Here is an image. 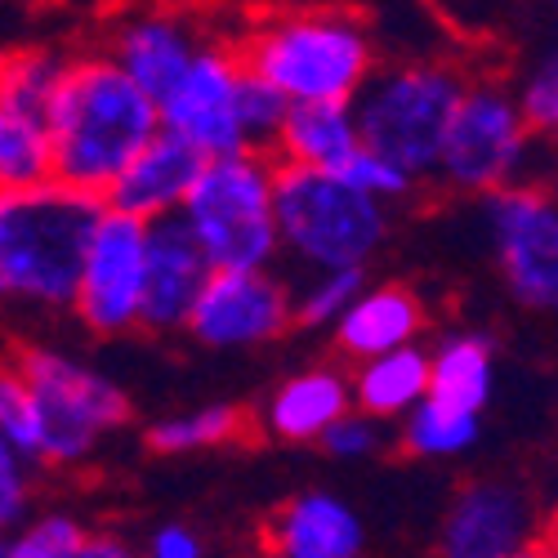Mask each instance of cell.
<instances>
[{"mask_svg":"<svg viewBox=\"0 0 558 558\" xmlns=\"http://www.w3.org/2000/svg\"><path fill=\"white\" fill-rule=\"evenodd\" d=\"M161 130L157 99L138 89L108 54L68 59V72L45 108L50 166L68 189L104 202L117 170Z\"/></svg>","mask_w":558,"mask_h":558,"instance_id":"1","label":"cell"},{"mask_svg":"<svg viewBox=\"0 0 558 558\" xmlns=\"http://www.w3.org/2000/svg\"><path fill=\"white\" fill-rule=\"evenodd\" d=\"M104 202L59 179L0 193V308L72 313L81 255Z\"/></svg>","mask_w":558,"mask_h":558,"instance_id":"2","label":"cell"},{"mask_svg":"<svg viewBox=\"0 0 558 558\" xmlns=\"http://www.w3.org/2000/svg\"><path fill=\"white\" fill-rule=\"evenodd\" d=\"M238 59L246 72L282 89L287 104H313V99L349 104L362 89V81L376 72V54H371V36L362 19L344 10L272 19L242 45Z\"/></svg>","mask_w":558,"mask_h":558,"instance_id":"3","label":"cell"},{"mask_svg":"<svg viewBox=\"0 0 558 558\" xmlns=\"http://www.w3.org/2000/svg\"><path fill=\"white\" fill-rule=\"evenodd\" d=\"M272 219L282 251H291L304 268H366L389 238L385 202L357 193L336 170L287 161H277L272 170Z\"/></svg>","mask_w":558,"mask_h":558,"instance_id":"4","label":"cell"},{"mask_svg":"<svg viewBox=\"0 0 558 558\" xmlns=\"http://www.w3.org/2000/svg\"><path fill=\"white\" fill-rule=\"evenodd\" d=\"M14 371L32 393V460L50 470H76L95 447L130 421V398L117 380L81 366L76 357L23 344Z\"/></svg>","mask_w":558,"mask_h":558,"instance_id":"5","label":"cell"},{"mask_svg":"<svg viewBox=\"0 0 558 558\" xmlns=\"http://www.w3.org/2000/svg\"><path fill=\"white\" fill-rule=\"evenodd\" d=\"M272 153L238 148L206 157L179 215L193 228L210 268H272L282 255L272 219Z\"/></svg>","mask_w":558,"mask_h":558,"instance_id":"6","label":"cell"},{"mask_svg":"<svg viewBox=\"0 0 558 558\" xmlns=\"http://www.w3.org/2000/svg\"><path fill=\"white\" fill-rule=\"evenodd\" d=\"M464 81L451 68H393L371 72L362 89L349 99L357 138L380 157L398 161L415 179H429L451 108L460 99Z\"/></svg>","mask_w":558,"mask_h":558,"instance_id":"7","label":"cell"},{"mask_svg":"<svg viewBox=\"0 0 558 558\" xmlns=\"http://www.w3.org/2000/svg\"><path fill=\"white\" fill-rule=\"evenodd\" d=\"M536 134L527 130L514 95L505 85H464L451 108L434 174L456 193H496L505 183H523L532 170Z\"/></svg>","mask_w":558,"mask_h":558,"instance_id":"8","label":"cell"},{"mask_svg":"<svg viewBox=\"0 0 558 558\" xmlns=\"http://www.w3.org/2000/svg\"><path fill=\"white\" fill-rule=\"evenodd\" d=\"M483 219L505 272V287L523 308L554 313L558 304V206L536 183H505L483 193Z\"/></svg>","mask_w":558,"mask_h":558,"instance_id":"9","label":"cell"},{"mask_svg":"<svg viewBox=\"0 0 558 558\" xmlns=\"http://www.w3.org/2000/svg\"><path fill=\"white\" fill-rule=\"evenodd\" d=\"M144 238L148 223L121 215V210H99L89 242L81 255V277L72 313L81 317L85 331L95 336H125L138 331V291H144Z\"/></svg>","mask_w":558,"mask_h":558,"instance_id":"10","label":"cell"},{"mask_svg":"<svg viewBox=\"0 0 558 558\" xmlns=\"http://www.w3.org/2000/svg\"><path fill=\"white\" fill-rule=\"evenodd\" d=\"M287 327L291 282L272 268H210L183 322V331L206 349H259Z\"/></svg>","mask_w":558,"mask_h":558,"instance_id":"11","label":"cell"},{"mask_svg":"<svg viewBox=\"0 0 558 558\" xmlns=\"http://www.w3.org/2000/svg\"><path fill=\"white\" fill-rule=\"evenodd\" d=\"M238 76H242L238 50L197 45L189 68L157 99L161 130L189 138L202 157H223L246 148V134L238 125Z\"/></svg>","mask_w":558,"mask_h":558,"instance_id":"12","label":"cell"},{"mask_svg":"<svg viewBox=\"0 0 558 558\" xmlns=\"http://www.w3.org/2000/svg\"><path fill=\"white\" fill-rule=\"evenodd\" d=\"M536 500L505 478H478L460 487L438 536L447 558H519L536 549Z\"/></svg>","mask_w":558,"mask_h":558,"instance_id":"13","label":"cell"},{"mask_svg":"<svg viewBox=\"0 0 558 558\" xmlns=\"http://www.w3.org/2000/svg\"><path fill=\"white\" fill-rule=\"evenodd\" d=\"M210 277V259L197 246L193 228L183 223V215H161L148 219L144 238V291H138V327L144 331H183L189 308Z\"/></svg>","mask_w":558,"mask_h":558,"instance_id":"14","label":"cell"},{"mask_svg":"<svg viewBox=\"0 0 558 558\" xmlns=\"http://www.w3.org/2000/svg\"><path fill=\"white\" fill-rule=\"evenodd\" d=\"M202 161L206 157L189 144V138H179L174 130H157L104 189V206L121 210V215H134L144 223L161 219V215H174L183 206V197H189Z\"/></svg>","mask_w":558,"mask_h":558,"instance_id":"15","label":"cell"},{"mask_svg":"<svg viewBox=\"0 0 558 558\" xmlns=\"http://www.w3.org/2000/svg\"><path fill=\"white\" fill-rule=\"evenodd\" d=\"M264 545L282 558H353L366 545L362 519L331 492H304L268 519Z\"/></svg>","mask_w":558,"mask_h":558,"instance_id":"16","label":"cell"},{"mask_svg":"<svg viewBox=\"0 0 558 558\" xmlns=\"http://www.w3.org/2000/svg\"><path fill=\"white\" fill-rule=\"evenodd\" d=\"M336 327V344L344 357L362 362V357H376V353H389L398 344H411L421 340L425 331V304L411 287H362L344 313L331 322Z\"/></svg>","mask_w":558,"mask_h":558,"instance_id":"17","label":"cell"},{"mask_svg":"<svg viewBox=\"0 0 558 558\" xmlns=\"http://www.w3.org/2000/svg\"><path fill=\"white\" fill-rule=\"evenodd\" d=\"M197 50L193 27L174 14H138L112 36V63L153 99H161L166 89L179 81V72L189 68Z\"/></svg>","mask_w":558,"mask_h":558,"instance_id":"18","label":"cell"},{"mask_svg":"<svg viewBox=\"0 0 558 558\" xmlns=\"http://www.w3.org/2000/svg\"><path fill=\"white\" fill-rule=\"evenodd\" d=\"M362 144L353 104L313 99V104H287V117L272 134V161L287 166H313V170H340L349 153Z\"/></svg>","mask_w":558,"mask_h":558,"instance_id":"19","label":"cell"},{"mask_svg":"<svg viewBox=\"0 0 558 558\" xmlns=\"http://www.w3.org/2000/svg\"><path fill=\"white\" fill-rule=\"evenodd\" d=\"M349 407H353V393H349L344 371L313 366V371L291 376L268 398L264 425H268L272 438H282V442H317L322 429H327L336 415H344Z\"/></svg>","mask_w":558,"mask_h":558,"instance_id":"20","label":"cell"},{"mask_svg":"<svg viewBox=\"0 0 558 558\" xmlns=\"http://www.w3.org/2000/svg\"><path fill=\"white\" fill-rule=\"evenodd\" d=\"M425 389H429V353L415 340L389 353H376V357H362L357 376L349 380L357 411L376 415V421H402L425 398Z\"/></svg>","mask_w":558,"mask_h":558,"instance_id":"21","label":"cell"},{"mask_svg":"<svg viewBox=\"0 0 558 558\" xmlns=\"http://www.w3.org/2000/svg\"><path fill=\"white\" fill-rule=\"evenodd\" d=\"M492 340L478 331H460L447 336L434 353H429V389L442 402L483 411L492 402Z\"/></svg>","mask_w":558,"mask_h":558,"instance_id":"22","label":"cell"},{"mask_svg":"<svg viewBox=\"0 0 558 558\" xmlns=\"http://www.w3.org/2000/svg\"><path fill=\"white\" fill-rule=\"evenodd\" d=\"M483 411H470V407H456V402H442L434 393H425L407 415H402V447L421 460H451V456H464L483 425H478Z\"/></svg>","mask_w":558,"mask_h":558,"instance_id":"23","label":"cell"},{"mask_svg":"<svg viewBox=\"0 0 558 558\" xmlns=\"http://www.w3.org/2000/svg\"><path fill=\"white\" fill-rule=\"evenodd\" d=\"M63 72H68V59L54 50L0 54V104L45 125V108H50Z\"/></svg>","mask_w":558,"mask_h":558,"instance_id":"24","label":"cell"},{"mask_svg":"<svg viewBox=\"0 0 558 558\" xmlns=\"http://www.w3.org/2000/svg\"><path fill=\"white\" fill-rule=\"evenodd\" d=\"M54 179L50 166V134L40 121L0 104V193L32 189V183Z\"/></svg>","mask_w":558,"mask_h":558,"instance_id":"25","label":"cell"},{"mask_svg":"<svg viewBox=\"0 0 558 558\" xmlns=\"http://www.w3.org/2000/svg\"><path fill=\"white\" fill-rule=\"evenodd\" d=\"M242 411L232 402H215V407H197L183 415H166L148 429V447L161 456H183V451H206V447H223L232 438H242Z\"/></svg>","mask_w":558,"mask_h":558,"instance_id":"26","label":"cell"},{"mask_svg":"<svg viewBox=\"0 0 558 558\" xmlns=\"http://www.w3.org/2000/svg\"><path fill=\"white\" fill-rule=\"evenodd\" d=\"M362 287H366V268L362 264L308 268L304 282L291 287V322H300V327H331Z\"/></svg>","mask_w":558,"mask_h":558,"instance_id":"27","label":"cell"},{"mask_svg":"<svg viewBox=\"0 0 558 558\" xmlns=\"http://www.w3.org/2000/svg\"><path fill=\"white\" fill-rule=\"evenodd\" d=\"M85 527L72 514H40V519H23L10 541H5V558H81L85 545Z\"/></svg>","mask_w":558,"mask_h":558,"instance_id":"28","label":"cell"},{"mask_svg":"<svg viewBox=\"0 0 558 558\" xmlns=\"http://www.w3.org/2000/svg\"><path fill=\"white\" fill-rule=\"evenodd\" d=\"M282 117H287V95L282 89L242 68V76H238V125L246 134V148H264L268 153Z\"/></svg>","mask_w":558,"mask_h":558,"instance_id":"29","label":"cell"},{"mask_svg":"<svg viewBox=\"0 0 558 558\" xmlns=\"http://www.w3.org/2000/svg\"><path fill=\"white\" fill-rule=\"evenodd\" d=\"M340 179H349L357 193H366V197H376V202H398V197H407L415 183L411 170H402L398 161H389V157H380L376 148H366V144H357L353 153H349V161L336 170Z\"/></svg>","mask_w":558,"mask_h":558,"instance_id":"30","label":"cell"},{"mask_svg":"<svg viewBox=\"0 0 558 558\" xmlns=\"http://www.w3.org/2000/svg\"><path fill=\"white\" fill-rule=\"evenodd\" d=\"M32 514V460L0 434V532H14Z\"/></svg>","mask_w":558,"mask_h":558,"instance_id":"31","label":"cell"},{"mask_svg":"<svg viewBox=\"0 0 558 558\" xmlns=\"http://www.w3.org/2000/svg\"><path fill=\"white\" fill-rule=\"evenodd\" d=\"M514 104H519V112H523L532 134H554V125H558V63H554V54H545L527 72Z\"/></svg>","mask_w":558,"mask_h":558,"instance_id":"32","label":"cell"},{"mask_svg":"<svg viewBox=\"0 0 558 558\" xmlns=\"http://www.w3.org/2000/svg\"><path fill=\"white\" fill-rule=\"evenodd\" d=\"M322 451L327 456H336V460H362V456H371L380 447V421L376 415H366V411H344V415H336V421L322 429Z\"/></svg>","mask_w":558,"mask_h":558,"instance_id":"33","label":"cell"},{"mask_svg":"<svg viewBox=\"0 0 558 558\" xmlns=\"http://www.w3.org/2000/svg\"><path fill=\"white\" fill-rule=\"evenodd\" d=\"M0 434L32 460V393L14 366H0Z\"/></svg>","mask_w":558,"mask_h":558,"instance_id":"34","label":"cell"},{"mask_svg":"<svg viewBox=\"0 0 558 558\" xmlns=\"http://www.w3.org/2000/svg\"><path fill=\"white\" fill-rule=\"evenodd\" d=\"M148 554L153 558H202L206 541L193 527H183V523H166V527H157L148 536Z\"/></svg>","mask_w":558,"mask_h":558,"instance_id":"35","label":"cell"},{"mask_svg":"<svg viewBox=\"0 0 558 558\" xmlns=\"http://www.w3.org/2000/svg\"><path fill=\"white\" fill-rule=\"evenodd\" d=\"M130 554L134 549L112 536H85V545H81V558H130Z\"/></svg>","mask_w":558,"mask_h":558,"instance_id":"36","label":"cell"},{"mask_svg":"<svg viewBox=\"0 0 558 558\" xmlns=\"http://www.w3.org/2000/svg\"><path fill=\"white\" fill-rule=\"evenodd\" d=\"M5 541H10V532H0V558H5Z\"/></svg>","mask_w":558,"mask_h":558,"instance_id":"37","label":"cell"}]
</instances>
